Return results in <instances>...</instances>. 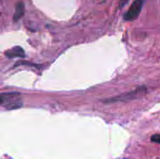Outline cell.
Returning a JSON list of instances; mask_svg holds the SVG:
<instances>
[{
    "mask_svg": "<svg viewBox=\"0 0 160 159\" xmlns=\"http://www.w3.org/2000/svg\"><path fill=\"white\" fill-rule=\"evenodd\" d=\"M20 96V93L18 92H7L2 93L1 94V104H3L5 102H9L11 101L17 99V97Z\"/></svg>",
    "mask_w": 160,
    "mask_h": 159,
    "instance_id": "3957f363",
    "label": "cell"
},
{
    "mask_svg": "<svg viewBox=\"0 0 160 159\" xmlns=\"http://www.w3.org/2000/svg\"><path fill=\"white\" fill-rule=\"evenodd\" d=\"M6 56L9 58H14V57H20V58H24L25 57V52L23 51V48L21 47L16 46L13 47L11 49L8 50L6 51Z\"/></svg>",
    "mask_w": 160,
    "mask_h": 159,
    "instance_id": "7a4b0ae2",
    "label": "cell"
},
{
    "mask_svg": "<svg viewBox=\"0 0 160 159\" xmlns=\"http://www.w3.org/2000/svg\"><path fill=\"white\" fill-rule=\"evenodd\" d=\"M151 140L154 143H157L160 144V134H154L151 137Z\"/></svg>",
    "mask_w": 160,
    "mask_h": 159,
    "instance_id": "8992f818",
    "label": "cell"
},
{
    "mask_svg": "<svg viewBox=\"0 0 160 159\" xmlns=\"http://www.w3.org/2000/svg\"><path fill=\"white\" fill-rule=\"evenodd\" d=\"M22 105H23V104H22V102L20 100L15 99L13 101H11L9 102L6 103V108L9 109V110H12V109L19 108L22 107Z\"/></svg>",
    "mask_w": 160,
    "mask_h": 159,
    "instance_id": "5b68a950",
    "label": "cell"
},
{
    "mask_svg": "<svg viewBox=\"0 0 160 159\" xmlns=\"http://www.w3.org/2000/svg\"><path fill=\"white\" fill-rule=\"evenodd\" d=\"M24 14V4L22 2H19L16 5V9L15 12L13 15V20L14 21H17L20 20Z\"/></svg>",
    "mask_w": 160,
    "mask_h": 159,
    "instance_id": "277c9868",
    "label": "cell"
},
{
    "mask_svg": "<svg viewBox=\"0 0 160 159\" xmlns=\"http://www.w3.org/2000/svg\"><path fill=\"white\" fill-rule=\"evenodd\" d=\"M143 0H135L131 4V7L128 10V12L124 14L123 18L127 21H131L137 18L142 11V6H143Z\"/></svg>",
    "mask_w": 160,
    "mask_h": 159,
    "instance_id": "6da1fadb",
    "label": "cell"
},
{
    "mask_svg": "<svg viewBox=\"0 0 160 159\" xmlns=\"http://www.w3.org/2000/svg\"><path fill=\"white\" fill-rule=\"evenodd\" d=\"M127 3H128V0H120L119 6H120V8H122L124 5H126Z\"/></svg>",
    "mask_w": 160,
    "mask_h": 159,
    "instance_id": "52a82bcc",
    "label": "cell"
}]
</instances>
